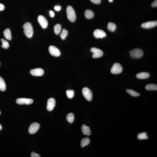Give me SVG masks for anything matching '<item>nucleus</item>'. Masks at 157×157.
Returning <instances> with one entry per match:
<instances>
[{
  "mask_svg": "<svg viewBox=\"0 0 157 157\" xmlns=\"http://www.w3.org/2000/svg\"><path fill=\"white\" fill-rule=\"evenodd\" d=\"M23 28L26 36L28 38H31L33 35V28L31 24L29 22H26L24 24Z\"/></svg>",
  "mask_w": 157,
  "mask_h": 157,
  "instance_id": "nucleus-1",
  "label": "nucleus"
},
{
  "mask_svg": "<svg viewBox=\"0 0 157 157\" xmlns=\"http://www.w3.org/2000/svg\"><path fill=\"white\" fill-rule=\"evenodd\" d=\"M66 14L68 19L70 22H73L76 20V17L75 11L71 6H69L66 9Z\"/></svg>",
  "mask_w": 157,
  "mask_h": 157,
  "instance_id": "nucleus-2",
  "label": "nucleus"
},
{
  "mask_svg": "<svg viewBox=\"0 0 157 157\" xmlns=\"http://www.w3.org/2000/svg\"><path fill=\"white\" fill-rule=\"evenodd\" d=\"M131 57L134 58H140L143 55L142 50L140 48H135L130 52Z\"/></svg>",
  "mask_w": 157,
  "mask_h": 157,
  "instance_id": "nucleus-3",
  "label": "nucleus"
},
{
  "mask_svg": "<svg viewBox=\"0 0 157 157\" xmlns=\"http://www.w3.org/2000/svg\"><path fill=\"white\" fill-rule=\"evenodd\" d=\"M82 93L87 101H90L93 98V94L91 90L87 87L84 88L82 90Z\"/></svg>",
  "mask_w": 157,
  "mask_h": 157,
  "instance_id": "nucleus-4",
  "label": "nucleus"
},
{
  "mask_svg": "<svg viewBox=\"0 0 157 157\" xmlns=\"http://www.w3.org/2000/svg\"><path fill=\"white\" fill-rule=\"evenodd\" d=\"M122 70L123 68L122 66L119 63H116L112 67L111 72L113 74H119L122 72Z\"/></svg>",
  "mask_w": 157,
  "mask_h": 157,
  "instance_id": "nucleus-5",
  "label": "nucleus"
},
{
  "mask_svg": "<svg viewBox=\"0 0 157 157\" xmlns=\"http://www.w3.org/2000/svg\"><path fill=\"white\" fill-rule=\"evenodd\" d=\"M90 51L93 53L92 57L93 58H100L103 56V51L99 49L96 48H92L90 49Z\"/></svg>",
  "mask_w": 157,
  "mask_h": 157,
  "instance_id": "nucleus-6",
  "label": "nucleus"
},
{
  "mask_svg": "<svg viewBox=\"0 0 157 157\" xmlns=\"http://www.w3.org/2000/svg\"><path fill=\"white\" fill-rule=\"evenodd\" d=\"M40 124L37 122H34L31 124L28 130L29 133L31 134L36 133L39 128Z\"/></svg>",
  "mask_w": 157,
  "mask_h": 157,
  "instance_id": "nucleus-7",
  "label": "nucleus"
},
{
  "mask_svg": "<svg viewBox=\"0 0 157 157\" xmlns=\"http://www.w3.org/2000/svg\"><path fill=\"white\" fill-rule=\"evenodd\" d=\"M33 102V100L31 99L18 98L16 100V103L20 105H29L32 104Z\"/></svg>",
  "mask_w": 157,
  "mask_h": 157,
  "instance_id": "nucleus-8",
  "label": "nucleus"
},
{
  "mask_svg": "<svg viewBox=\"0 0 157 157\" xmlns=\"http://www.w3.org/2000/svg\"><path fill=\"white\" fill-rule=\"evenodd\" d=\"M38 23L42 28L46 29L48 26V21L46 18L42 15H40L38 18Z\"/></svg>",
  "mask_w": 157,
  "mask_h": 157,
  "instance_id": "nucleus-9",
  "label": "nucleus"
},
{
  "mask_svg": "<svg viewBox=\"0 0 157 157\" xmlns=\"http://www.w3.org/2000/svg\"><path fill=\"white\" fill-rule=\"evenodd\" d=\"M49 51L52 55L58 57L60 55L61 52L56 47L51 46L49 48Z\"/></svg>",
  "mask_w": 157,
  "mask_h": 157,
  "instance_id": "nucleus-10",
  "label": "nucleus"
},
{
  "mask_svg": "<svg viewBox=\"0 0 157 157\" xmlns=\"http://www.w3.org/2000/svg\"><path fill=\"white\" fill-rule=\"evenodd\" d=\"M157 25V21L146 22L142 24L141 26L144 29H150L156 27Z\"/></svg>",
  "mask_w": 157,
  "mask_h": 157,
  "instance_id": "nucleus-11",
  "label": "nucleus"
},
{
  "mask_svg": "<svg viewBox=\"0 0 157 157\" xmlns=\"http://www.w3.org/2000/svg\"><path fill=\"white\" fill-rule=\"evenodd\" d=\"M56 105L55 100L54 98H51L49 99L47 102V109L48 111H51L54 109Z\"/></svg>",
  "mask_w": 157,
  "mask_h": 157,
  "instance_id": "nucleus-12",
  "label": "nucleus"
},
{
  "mask_svg": "<svg viewBox=\"0 0 157 157\" xmlns=\"http://www.w3.org/2000/svg\"><path fill=\"white\" fill-rule=\"evenodd\" d=\"M93 35L95 38H103L106 35L105 32L104 31L100 29H96L93 32Z\"/></svg>",
  "mask_w": 157,
  "mask_h": 157,
  "instance_id": "nucleus-13",
  "label": "nucleus"
},
{
  "mask_svg": "<svg viewBox=\"0 0 157 157\" xmlns=\"http://www.w3.org/2000/svg\"><path fill=\"white\" fill-rule=\"evenodd\" d=\"M30 73L32 75L35 76H41L43 75L44 71L41 68H37L31 70Z\"/></svg>",
  "mask_w": 157,
  "mask_h": 157,
  "instance_id": "nucleus-14",
  "label": "nucleus"
},
{
  "mask_svg": "<svg viewBox=\"0 0 157 157\" xmlns=\"http://www.w3.org/2000/svg\"><path fill=\"white\" fill-rule=\"evenodd\" d=\"M82 130L84 135L89 136L91 134V131L89 127L84 124L82 127Z\"/></svg>",
  "mask_w": 157,
  "mask_h": 157,
  "instance_id": "nucleus-15",
  "label": "nucleus"
},
{
  "mask_svg": "<svg viewBox=\"0 0 157 157\" xmlns=\"http://www.w3.org/2000/svg\"><path fill=\"white\" fill-rule=\"evenodd\" d=\"M150 76V74L148 72H142L137 74V78L140 79H146L148 78Z\"/></svg>",
  "mask_w": 157,
  "mask_h": 157,
  "instance_id": "nucleus-16",
  "label": "nucleus"
},
{
  "mask_svg": "<svg viewBox=\"0 0 157 157\" xmlns=\"http://www.w3.org/2000/svg\"><path fill=\"white\" fill-rule=\"evenodd\" d=\"M3 35L8 40H11L12 39L11 32L9 28L5 29L3 32Z\"/></svg>",
  "mask_w": 157,
  "mask_h": 157,
  "instance_id": "nucleus-17",
  "label": "nucleus"
},
{
  "mask_svg": "<svg viewBox=\"0 0 157 157\" xmlns=\"http://www.w3.org/2000/svg\"><path fill=\"white\" fill-rule=\"evenodd\" d=\"M94 13L93 11L91 10H87L85 11V17L87 19H90L93 18L94 17Z\"/></svg>",
  "mask_w": 157,
  "mask_h": 157,
  "instance_id": "nucleus-18",
  "label": "nucleus"
},
{
  "mask_svg": "<svg viewBox=\"0 0 157 157\" xmlns=\"http://www.w3.org/2000/svg\"><path fill=\"white\" fill-rule=\"evenodd\" d=\"M90 141L88 137H86L85 139H82L81 141V146L82 148L88 145L90 143Z\"/></svg>",
  "mask_w": 157,
  "mask_h": 157,
  "instance_id": "nucleus-19",
  "label": "nucleus"
},
{
  "mask_svg": "<svg viewBox=\"0 0 157 157\" xmlns=\"http://www.w3.org/2000/svg\"><path fill=\"white\" fill-rule=\"evenodd\" d=\"M6 89V85L3 79L0 77V90L4 91Z\"/></svg>",
  "mask_w": 157,
  "mask_h": 157,
  "instance_id": "nucleus-20",
  "label": "nucleus"
},
{
  "mask_svg": "<svg viewBox=\"0 0 157 157\" xmlns=\"http://www.w3.org/2000/svg\"><path fill=\"white\" fill-rule=\"evenodd\" d=\"M107 28L108 30L111 32H114L116 30V26L115 24L113 22H110L108 24Z\"/></svg>",
  "mask_w": 157,
  "mask_h": 157,
  "instance_id": "nucleus-21",
  "label": "nucleus"
},
{
  "mask_svg": "<svg viewBox=\"0 0 157 157\" xmlns=\"http://www.w3.org/2000/svg\"><path fill=\"white\" fill-rule=\"evenodd\" d=\"M66 120L70 123H72L74 120V115L72 113H70L66 116Z\"/></svg>",
  "mask_w": 157,
  "mask_h": 157,
  "instance_id": "nucleus-22",
  "label": "nucleus"
},
{
  "mask_svg": "<svg viewBox=\"0 0 157 157\" xmlns=\"http://www.w3.org/2000/svg\"><path fill=\"white\" fill-rule=\"evenodd\" d=\"M145 88L149 90H157V86L155 84H150L146 86Z\"/></svg>",
  "mask_w": 157,
  "mask_h": 157,
  "instance_id": "nucleus-23",
  "label": "nucleus"
},
{
  "mask_svg": "<svg viewBox=\"0 0 157 157\" xmlns=\"http://www.w3.org/2000/svg\"><path fill=\"white\" fill-rule=\"evenodd\" d=\"M137 138L139 140H144L148 139V137L146 132H143L138 134Z\"/></svg>",
  "mask_w": 157,
  "mask_h": 157,
  "instance_id": "nucleus-24",
  "label": "nucleus"
},
{
  "mask_svg": "<svg viewBox=\"0 0 157 157\" xmlns=\"http://www.w3.org/2000/svg\"><path fill=\"white\" fill-rule=\"evenodd\" d=\"M61 26L60 24H56L54 27V31L56 35H59L61 32Z\"/></svg>",
  "mask_w": 157,
  "mask_h": 157,
  "instance_id": "nucleus-25",
  "label": "nucleus"
},
{
  "mask_svg": "<svg viewBox=\"0 0 157 157\" xmlns=\"http://www.w3.org/2000/svg\"><path fill=\"white\" fill-rule=\"evenodd\" d=\"M126 91L129 94L134 97H137L140 96V94L138 92L134 91V90L129 89H127L126 90Z\"/></svg>",
  "mask_w": 157,
  "mask_h": 157,
  "instance_id": "nucleus-26",
  "label": "nucleus"
},
{
  "mask_svg": "<svg viewBox=\"0 0 157 157\" xmlns=\"http://www.w3.org/2000/svg\"><path fill=\"white\" fill-rule=\"evenodd\" d=\"M1 40L2 44L1 47L2 48L6 49L9 48V43L7 41L3 38L1 39Z\"/></svg>",
  "mask_w": 157,
  "mask_h": 157,
  "instance_id": "nucleus-27",
  "label": "nucleus"
},
{
  "mask_svg": "<svg viewBox=\"0 0 157 157\" xmlns=\"http://www.w3.org/2000/svg\"><path fill=\"white\" fill-rule=\"evenodd\" d=\"M66 93L68 98H69L71 99L74 96V93L73 90H68L66 91Z\"/></svg>",
  "mask_w": 157,
  "mask_h": 157,
  "instance_id": "nucleus-28",
  "label": "nucleus"
},
{
  "mask_svg": "<svg viewBox=\"0 0 157 157\" xmlns=\"http://www.w3.org/2000/svg\"><path fill=\"white\" fill-rule=\"evenodd\" d=\"M68 35V32L65 29H64L62 30L60 35L61 38L62 40L65 39L66 37Z\"/></svg>",
  "mask_w": 157,
  "mask_h": 157,
  "instance_id": "nucleus-29",
  "label": "nucleus"
},
{
  "mask_svg": "<svg viewBox=\"0 0 157 157\" xmlns=\"http://www.w3.org/2000/svg\"><path fill=\"white\" fill-rule=\"evenodd\" d=\"M31 157H40V156L39 154L35 153L33 152L31 154Z\"/></svg>",
  "mask_w": 157,
  "mask_h": 157,
  "instance_id": "nucleus-30",
  "label": "nucleus"
},
{
  "mask_svg": "<svg viewBox=\"0 0 157 157\" xmlns=\"http://www.w3.org/2000/svg\"><path fill=\"white\" fill-rule=\"evenodd\" d=\"M91 2L95 4H100L101 2V0H90Z\"/></svg>",
  "mask_w": 157,
  "mask_h": 157,
  "instance_id": "nucleus-31",
  "label": "nucleus"
},
{
  "mask_svg": "<svg viewBox=\"0 0 157 157\" xmlns=\"http://www.w3.org/2000/svg\"><path fill=\"white\" fill-rule=\"evenodd\" d=\"M152 7H157V0H155L154 1L152 4Z\"/></svg>",
  "mask_w": 157,
  "mask_h": 157,
  "instance_id": "nucleus-32",
  "label": "nucleus"
},
{
  "mask_svg": "<svg viewBox=\"0 0 157 157\" xmlns=\"http://www.w3.org/2000/svg\"><path fill=\"white\" fill-rule=\"evenodd\" d=\"M54 9L56 11H59L60 10L61 7L60 6H55Z\"/></svg>",
  "mask_w": 157,
  "mask_h": 157,
  "instance_id": "nucleus-33",
  "label": "nucleus"
},
{
  "mask_svg": "<svg viewBox=\"0 0 157 157\" xmlns=\"http://www.w3.org/2000/svg\"><path fill=\"white\" fill-rule=\"evenodd\" d=\"M5 7L3 4L0 3V11H2L4 10Z\"/></svg>",
  "mask_w": 157,
  "mask_h": 157,
  "instance_id": "nucleus-34",
  "label": "nucleus"
},
{
  "mask_svg": "<svg viewBox=\"0 0 157 157\" xmlns=\"http://www.w3.org/2000/svg\"><path fill=\"white\" fill-rule=\"evenodd\" d=\"M50 15H51V17H54V12H53V11H51L50 12Z\"/></svg>",
  "mask_w": 157,
  "mask_h": 157,
  "instance_id": "nucleus-35",
  "label": "nucleus"
},
{
  "mask_svg": "<svg viewBox=\"0 0 157 157\" xmlns=\"http://www.w3.org/2000/svg\"><path fill=\"white\" fill-rule=\"evenodd\" d=\"M2 126H1V124H0V131L1 130V129H2Z\"/></svg>",
  "mask_w": 157,
  "mask_h": 157,
  "instance_id": "nucleus-36",
  "label": "nucleus"
},
{
  "mask_svg": "<svg viewBox=\"0 0 157 157\" xmlns=\"http://www.w3.org/2000/svg\"><path fill=\"white\" fill-rule=\"evenodd\" d=\"M108 1H109V2H112L113 0H108Z\"/></svg>",
  "mask_w": 157,
  "mask_h": 157,
  "instance_id": "nucleus-37",
  "label": "nucleus"
},
{
  "mask_svg": "<svg viewBox=\"0 0 157 157\" xmlns=\"http://www.w3.org/2000/svg\"><path fill=\"white\" fill-rule=\"evenodd\" d=\"M0 114H1V112H0Z\"/></svg>",
  "mask_w": 157,
  "mask_h": 157,
  "instance_id": "nucleus-38",
  "label": "nucleus"
},
{
  "mask_svg": "<svg viewBox=\"0 0 157 157\" xmlns=\"http://www.w3.org/2000/svg\"></svg>",
  "mask_w": 157,
  "mask_h": 157,
  "instance_id": "nucleus-39",
  "label": "nucleus"
}]
</instances>
